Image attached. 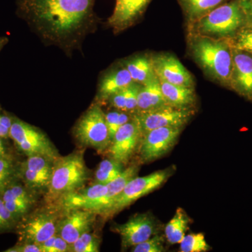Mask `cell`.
<instances>
[{
	"label": "cell",
	"instance_id": "6da1fadb",
	"mask_svg": "<svg viewBox=\"0 0 252 252\" xmlns=\"http://www.w3.org/2000/svg\"><path fill=\"white\" fill-rule=\"evenodd\" d=\"M94 3L95 0H18L16 14L45 44L69 54L95 31Z\"/></svg>",
	"mask_w": 252,
	"mask_h": 252
},
{
	"label": "cell",
	"instance_id": "7a4b0ae2",
	"mask_svg": "<svg viewBox=\"0 0 252 252\" xmlns=\"http://www.w3.org/2000/svg\"><path fill=\"white\" fill-rule=\"evenodd\" d=\"M187 40L189 54L206 75L230 89L233 54L228 39L188 34Z\"/></svg>",
	"mask_w": 252,
	"mask_h": 252
},
{
	"label": "cell",
	"instance_id": "3957f363",
	"mask_svg": "<svg viewBox=\"0 0 252 252\" xmlns=\"http://www.w3.org/2000/svg\"><path fill=\"white\" fill-rule=\"evenodd\" d=\"M91 179L84 160V151L77 150L55 160L49 189L44 203L52 205L68 194L85 187Z\"/></svg>",
	"mask_w": 252,
	"mask_h": 252
},
{
	"label": "cell",
	"instance_id": "277c9868",
	"mask_svg": "<svg viewBox=\"0 0 252 252\" xmlns=\"http://www.w3.org/2000/svg\"><path fill=\"white\" fill-rule=\"evenodd\" d=\"M245 26V16L238 0H230L187 26V31L188 34L228 39Z\"/></svg>",
	"mask_w": 252,
	"mask_h": 252
},
{
	"label": "cell",
	"instance_id": "5b68a950",
	"mask_svg": "<svg viewBox=\"0 0 252 252\" xmlns=\"http://www.w3.org/2000/svg\"><path fill=\"white\" fill-rule=\"evenodd\" d=\"M73 136L79 145L104 154L111 141L102 105L94 101L73 127Z\"/></svg>",
	"mask_w": 252,
	"mask_h": 252
},
{
	"label": "cell",
	"instance_id": "8992f818",
	"mask_svg": "<svg viewBox=\"0 0 252 252\" xmlns=\"http://www.w3.org/2000/svg\"><path fill=\"white\" fill-rule=\"evenodd\" d=\"M63 211L52 205L43 204L18 222L16 228L19 235V243L40 245L57 234L58 223Z\"/></svg>",
	"mask_w": 252,
	"mask_h": 252
},
{
	"label": "cell",
	"instance_id": "52a82bcc",
	"mask_svg": "<svg viewBox=\"0 0 252 252\" xmlns=\"http://www.w3.org/2000/svg\"><path fill=\"white\" fill-rule=\"evenodd\" d=\"M174 171V167H169L154 172L149 175L134 177L126 185L112 206L99 217L103 221L110 220L136 200L161 187L170 178Z\"/></svg>",
	"mask_w": 252,
	"mask_h": 252
},
{
	"label": "cell",
	"instance_id": "ba28073f",
	"mask_svg": "<svg viewBox=\"0 0 252 252\" xmlns=\"http://www.w3.org/2000/svg\"><path fill=\"white\" fill-rule=\"evenodd\" d=\"M9 137L27 157L39 155L56 159L61 156L42 130L13 116Z\"/></svg>",
	"mask_w": 252,
	"mask_h": 252
},
{
	"label": "cell",
	"instance_id": "9c48e42d",
	"mask_svg": "<svg viewBox=\"0 0 252 252\" xmlns=\"http://www.w3.org/2000/svg\"><path fill=\"white\" fill-rule=\"evenodd\" d=\"M183 127H163L142 135L137 150L142 163L153 162L168 153L177 143Z\"/></svg>",
	"mask_w": 252,
	"mask_h": 252
},
{
	"label": "cell",
	"instance_id": "30bf717a",
	"mask_svg": "<svg viewBox=\"0 0 252 252\" xmlns=\"http://www.w3.org/2000/svg\"><path fill=\"white\" fill-rule=\"evenodd\" d=\"M55 160L44 156L28 157L19 165L20 180L32 190L44 196L49 189Z\"/></svg>",
	"mask_w": 252,
	"mask_h": 252
},
{
	"label": "cell",
	"instance_id": "8fae6325",
	"mask_svg": "<svg viewBox=\"0 0 252 252\" xmlns=\"http://www.w3.org/2000/svg\"><path fill=\"white\" fill-rule=\"evenodd\" d=\"M195 114L193 109H177L172 107L153 112L137 113L132 118L140 127L142 135L154 129L163 127H184Z\"/></svg>",
	"mask_w": 252,
	"mask_h": 252
},
{
	"label": "cell",
	"instance_id": "7c38bea8",
	"mask_svg": "<svg viewBox=\"0 0 252 252\" xmlns=\"http://www.w3.org/2000/svg\"><path fill=\"white\" fill-rule=\"evenodd\" d=\"M158 225L149 213L137 214L125 223L113 225L112 230L120 235L122 249L132 248L157 234Z\"/></svg>",
	"mask_w": 252,
	"mask_h": 252
},
{
	"label": "cell",
	"instance_id": "4fadbf2b",
	"mask_svg": "<svg viewBox=\"0 0 252 252\" xmlns=\"http://www.w3.org/2000/svg\"><path fill=\"white\" fill-rule=\"evenodd\" d=\"M142 137L140 127L132 118L130 122L119 127L105 153L109 158L126 166L137 153Z\"/></svg>",
	"mask_w": 252,
	"mask_h": 252
},
{
	"label": "cell",
	"instance_id": "5bb4252c",
	"mask_svg": "<svg viewBox=\"0 0 252 252\" xmlns=\"http://www.w3.org/2000/svg\"><path fill=\"white\" fill-rule=\"evenodd\" d=\"M1 195L5 206L17 222L39 206L40 195L26 187L19 177L13 181Z\"/></svg>",
	"mask_w": 252,
	"mask_h": 252
},
{
	"label": "cell",
	"instance_id": "9a60e30c",
	"mask_svg": "<svg viewBox=\"0 0 252 252\" xmlns=\"http://www.w3.org/2000/svg\"><path fill=\"white\" fill-rule=\"evenodd\" d=\"M97 217L96 212L83 209L63 212L58 223L57 234L72 245L83 233L93 230Z\"/></svg>",
	"mask_w": 252,
	"mask_h": 252
},
{
	"label": "cell",
	"instance_id": "2e32d148",
	"mask_svg": "<svg viewBox=\"0 0 252 252\" xmlns=\"http://www.w3.org/2000/svg\"><path fill=\"white\" fill-rule=\"evenodd\" d=\"M151 56L154 72L159 80L174 85L195 87L193 76L174 55L165 53Z\"/></svg>",
	"mask_w": 252,
	"mask_h": 252
},
{
	"label": "cell",
	"instance_id": "e0dca14e",
	"mask_svg": "<svg viewBox=\"0 0 252 252\" xmlns=\"http://www.w3.org/2000/svg\"><path fill=\"white\" fill-rule=\"evenodd\" d=\"M107 193V185L92 183L90 186H86L68 194L52 206L63 212L83 209L96 212L98 215L99 203Z\"/></svg>",
	"mask_w": 252,
	"mask_h": 252
},
{
	"label": "cell",
	"instance_id": "ac0fdd59",
	"mask_svg": "<svg viewBox=\"0 0 252 252\" xmlns=\"http://www.w3.org/2000/svg\"><path fill=\"white\" fill-rule=\"evenodd\" d=\"M153 0H116L115 7L107 25L119 34L135 24Z\"/></svg>",
	"mask_w": 252,
	"mask_h": 252
},
{
	"label": "cell",
	"instance_id": "d6986e66",
	"mask_svg": "<svg viewBox=\"0 0 252 252\" xmlns=\"http://www.w3.org/2000/svg\"><path fill=\"white\" fill-rule=\"evenodd\" d=\"M232 54L233 71L230 89L252 100V55L234 48H232Z\"/></svg>",
	"mask_w": 252,
	"mask_h": 252
},
{
	"label": "cell",
	"instance_id": "ffe728a7",
	"mask_svg": "<svg viewBox=\"0 0 252 252\" xmlns=\"http://www.w3.org/2000/svg\"><path fill=\"white\" fill-rule=\"evenodd\" d=\"M130 73L122 63L106 71L99 79L94 101L102 105L107 103L112 94L125 89L133 84Z\"/></svg>",
	"mask_w": 252,
	"mask_h": 252
},
{
	"label": "cell",
	"instance_id": "44dd1931",
	"mask_svg": "<svg viewBox=\"0 0 252 252\" xmlns=\"http://www.w3.org/2000/svg\"><path fill=\"white\" fill-rule=\"evenodd\" d=\"M171 107L162 94L160 81L157 77L141 86L137 97V113L153 112Z\"/></svg>",
	"mask_w": 252,
	"mask_h": 252
},
{
	"label": "cell",
	"instance_id": "7402d4cb",
	"mask_svg": "<svg viewBox=\"0 0 252 252\" xmlns=\"http://www.w3.org/2000/svg\"><path fill=\"white\" fill-rule=\"evenodd\" d=\"M160 81V88L167 103L177 109H193L197 97L193 87L174 85Z\"/></svg>",
	"mask_w": 252,
	"mask_h": 252
},
{
	"label": "cell",
	"instance_id": "603a6c76",
	"mask_svg": "<svg viewBox=\"0 0 252 252\" xmlns=\"http://www.w3.org/2000/svg\"><path fill=\"white\" fill-rule=\"evenodd\" d=\"M140 170L138 164H132L126 167L125 170L116 180L107 185V193L99 203L98 217L102 216L112 206L129 181L137 177Z\"/></svg>",
	"mask_w": 252,
	"mask_h": 252
},
{
	"label": "cell",
	"instance_id": "cb8c5ba5",
	"mask_svg": "<svg viewBox=\"0 0 252 252\" xmlns=\"http://www.w3.org/2000/svg\"><path fill=\"white\" fill-rule=\"evenodd\" d=\"M122 64L130 73L134 82L140 85H144L157 77L154 72L152 56L149 55H136L123 61Z\"/></svg>",
	"mask_w": 252,
	"mask_h": 252
},
{
	"label": "cell",
	"instance_id": "d4e9b609",
	"mask_svg": "<svg viewBox=\"0 0 252 252\" xmlns=\"http://www.w3.org/2000/svg\"><path fill=\"white\" fill-rule=\"evenodd\" d=\"M229 1L230 0H177L185 15L187 26Z\"/></svg>",
	"mask_w": 252,
	"mask_h": 252
},
{
	"label": "cell",
	"instance_id": "484cf974",
	"mask_svg": "<svg viewBox=\"0 0 252 252\" xmlns=\"http://www.w3.org/2000/svg\"><path fill=\"white\" fill-rule=\"evenodd\" d=\"M190 218L183 209H177L175 215L165 228V235L171 245L180 244L188 230Z\"/></svg>",
	"mask_w": 252,
	"mask_h": 252
},
{
	"label": "cell",
	"instance_id": "4316f807",
	"mask_svg": "<svg viewBox=\"0 0 252 252\" xmlns=\"http://www.w3.org/2000/svg\"><path fill=\"white\" fill-rule=\"evenodd\" d=\"M126 165L114 159L108 158L99 162L94 175L93 183L107 185L116 180L125 170Z\"/></svg>",
	"mask_w": 252,
	"mask_h": 252
},
{
	"label": "cell",
	"instance_id": "83f0119b",
	"mask_svg": "<svg viewBox=\"0 0 252 252\" xmlns=\"http://www.w3.org/2000/svg\"><path fill=\"white\" fill-rule=\"evenodd\" d=\"M19 165L11 156L0 157V194L15 180L19 177Z\"/></svg>",
	"mask_w": 252,
	"mask_h": 252
},
{
	"label": "cell",
	"instance_id": "f1b7e54d",
	"mask_svg": "<svg viewBox=\"0 0 252 252\" xmlns=\"http://www.w3.org/2000/svg\"><path fill=\"white\" fill-rule=\"evenodd\" d=\"M99 246L100 238L91 230L83 233L71 245V252H98Z\"/></svg>",
	"mask_w": 252,
	"mask_h": 252
},
{
	"label": "cell",
	"instance_id": "f546056e",
	"mask_svg": "<svg viewBox=\"0 0 252 252\" xmlns=\"http://www.w3.org/2000/svg\"><path fill=\"white\" fill-rule=\"evenodd\" d=\"M180 244L182 252H206L211 249L202 233L185 235Z\"/></svg>",
	"mask_w": 252,
	"mask_h": 252
},
{
	"label": "cell",
	"instance_id": "4dcf8cb0",
	"mask_svg": "<svg viewBox=\"0 0 252 252\" xmlns=\"http://www.w3.org/2000/svg\"><path fill=\"white\" fill-rule=\"evenodd\" d=\"M228 40L232 48L252 55V27L244 26Z\"/></svg>",
	"mask_w": 252,
	"mask_h": 252
},
{
	"label": "cell",
	"instance_id": "1f68e13d",
	"mask_svg": "<svg viewBox=\"0 0 252 252\" xmlns=\"http://www.w3.org/2000/svg\"><path fill=\"white\" fill-rule=\"evenodd\" d=\"M133 252H165L164 238L162 235L155 234L143 243L132 247Z\"/></svg>",
	"mask_w": 252,
	"mask_h": 252
},
{
	"label": "cell",
	"instance_id": "d6a6232c",
	"mask_svg": "<svg viewBox=\"0 0 252 252\" xmlns=\"http://www.w3.org/2000/svg\"><path fill=\"white\" fill-rule=\"evenodd\" d=\"M142 85L134 82L125 89L126 112L135 114L137 109V97Z\"/></svg>",
	"mask_w": 252,
	"mask_h": 252
},
{
	"label": "cell",
	"instance_id": "836d02e7",
	"mask_svg": "<svg viewBox=\"0 0 252 252\" xmlns=\"http://www.w3.org/2000/svg\"><path fill=\"white\" fill-rule=\"evenodd\" d=\"M17 223L12 214L5 206L4 200L0 194V233L14 229Z\"/></svg>",
	"mask_w": 252,
	"mask_h": 252
},
{
	"label": "cell",
	"instance_id": "e575fe53",
	"mask_svg": "<svg viewBox=\"0 0 252 252\" xmlns=\"http://www.w3.org/2000/svg\"><path fill=\"white\" fill-rule=\"evenodd\" d=\"M120 112L121 111L114 109L112 111L105 113L106 123H107V127H108L109 138H110L111 142L114 138L116 132L120 127L119 123Z\"/></svg>",
	"mask_w": 252,
	"mask_h": 252
},
{
	"label": "cell",
	"instance_id": "d590c367",
	"mask_svg": "<svg viewBox=\"0 0 252 252\" xmlns=\"http://www.w3.org/2000/svg\"><path fill=\"white\" fill-rule=\"evenodd\" d=\"M12 124V116L5 114L0 108V138L9 137V130Z\"/></svg>",
	"mask_w": 252,
	"mask_h": 252
},
{
	"label": "cell",
	"instance_id": "8d00e7d4",
	"mask_svg": "<svg viewBox=\"0 0 252 252\" xmlns=\"http://www.w3.org/2000/svg\"><path fill=\"white\" fill-rule=\"evenodd\" d=\"M6 252H41L40 245L34 243H18Z\"/></svg>",
	"mask_w": 252,
	"mask_h": 252
},
{
	"label": "cell",
	"instance_id": "74e56055",
	"mask_svg": "<svg viewBox=\"0 0 252 252\" xmlns=\"http://www.w3.org/2000/svg\"><path fill=\"white\" fill-rule=\"evenodd\" d=\"M244 16L247 26L252 27V0H238Z\"/></svg>",
	"mask_w": 252,
	"mask_h": 252
},
{
	"label": "cell",
	"instance_id": "f35d334b",
	"mask_svg": "<svg viewBox=\"0 0 252 252\" xmlns=\"http://www.w3.org/2000/svg\"><path fill=\"white\" fill-rule=\"evenodd\" d=\"M53 252H71V245L67 243L62 237L56 234Z\"/></svg>",
	"mask_w": 252,
	"mask_h": 252
},
{
	"label": "cell",
	"instance_id": "ab89813d",
	"mask_svg": "<svg viewBox=\"0 0 252 252\" xmlns=\"http://www.w3.org/2000/svg\"><path fill=\"white\" fill-rule=\"evenodd\" d=\"M56 235H55L54 236L51 237V238L48 239L45 242L41 244V252H53Z\"/></svg>",
	"mask_w": 252,
	"mask_h": 252
},
{
	"label": "cell",
	"instance_id": "60d3db41",
	"mask_svg": "<svg viewBox=\"0 0 252 252\" xmlns=\"http://www.w3.org/2000/svg\"><path fill=\"white\" fill-rule=\"evenodd\" d=\"M2 140L3 139L0 138V157H6L9 155L6 152V149L5 148Z\"/></svg>",
	"mask_w": 252,
	"mask_h": 252
},
{
	"label": "cell",
	"instance_id": "b9f144b4",
	"mask_svg": "<svg viewBox=\"0 0 252 252\" xmlns=\"http://www.w3.org/2000/svg\"><path fill=\"white\" fill-rule=\"evenodd\" d=\"M9 42V39L6 36H0V51Z\"/></svg>",
	"mask_w": 252,
	"mask_h": 252
}]
</instances>
